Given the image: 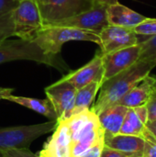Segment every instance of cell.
Listing matches in <instances>:
<instances>
[{"mask_svg": "<svg viewBox=\"0 0 156 157\" xmlns=\"http://www.w3.org/2000/svg\"><path fill=\"white\" fill-rule=\"evenodd\" d=\"M14 92V88H10V87H0V100L2 99H6V97L12 95V93Z\"/></svg>", "mask_w": 156, "mask_h": 157, "instance_id": "cell-28", "label": "cell"}, {"mask_svg": "<svg viewBox=\"0 0 156 157\" xmlns=\"http://www.w3.org/2000/svg\"><path fill=\"white\" fill-rule=\"evenodd\" d=\"M103 147H104V140L98 142L94 146L86 150L80 157H100Z\"/></svg>", "mask_w": 156, "mask_h": 157, "instance_id": "cell-26", "label": "cell"}, {"mask_svg": "<svg viewBox=\"0 0 156 157\" xmlns=\"http://www.w3.org/2000/svg\"><path fill=\"white\" fill-rule=\"evenodd\" d=\"M145 128L154 135V137L156 139V120L153 121H147L145 124Z\"/></svg>", "mask_w": 156, "mask_h": 157, "instance_id": "cell-29", "label": "cell"}, {"mask_svg": "<svg viewBox=\"0 0 156 157\" xmlns=\"http://www.w3.org/2000/svg\"><path fill=\"white\" fill-rule=\"evenodd\" d=\"M156 66V62L138 61L136 63L106 80L101 85L99 95L90 109L97 115L115 105L131 88L150 75Z\"/></svg>", "mask_w": 156, "mask_h": 157, "instance_id": "cell-1", "label": "cell"}, {"mask_svg": "<svg viewBox=\"0 0 156 157\" xmlns=\"http://www.w3.org/2000/svg\"><path fill=\"white\" fill-rule=\"evenodd\" d=\"M44 27L90 9L94 0H37Z\"/></svg>", "mask_w": 156, "mask_h": 157, "instance_id": "cell-6", "label": "cell"}, {"mask_svg": "<svg viewBox=\"0 0 156 157\" xmlns=\"http://www.w3.org/2000/svg\"><path fill=\"white\" fill-rule=\"evenodd\" d=\"M101 85H102L101 82H92V83L88 84L87 86L78 89L76 92L74 106H73L72 109L69 111L66 119L70 118L73 115L80 113L86 109H89L91 105L94 103V101L96 99L97 94L99 91Z\"/></svg>", "mask_w": 156, "mask_h": 157, "instance_id": "cell-19", "label": "cell"}, {"mask_svg": "<svg viewBox=\"0 0 156 157\" xmlns=\"http://www.w3.org/2000/svg\"><path fill=\"white\" fill-rule=\"evenodd\" d=\"M155 76V75H154ZM154 91L156 92V76H155V81H154Z\"/></svg>", "mask_w": 156, "mask_h": 157, "instance_id": "cell-33", "label": "cell"}, {"mask_svg": "<svg viewBox=\"0 0 156 157\" xmlns=\"http://www.w3.org/2000/svg\"><path fill=\"white\" fill-rule=\"evenodd\" d=\"M108 25V22L107 17V6L95 2L90 9L58 21L51 26L72 27L99 35L100 32Z\"/></svg>", "mask_w": 156, "mask_h": 157, "instance_id": "cell-7", "label": "cell"}, {"mask_svg": "<svg viewBox=\"0 0 156 157\" xmlns=\"http://www.w3.org/2000/svg\"><path fill=\"white\" fill-rule=\"evenodd\" d=\"M58 121H51L33 125L0 128V151L12 148H28L31 143L56 128Z\"/></svg>", "mask_w": 156, "mask_h": 157, "instance_id": "cell-4", "label": "cell"}, {"mask_svg": "<svg viewBox=\"0 0 156 157\" xmlns=\"http://www.w3.org/2000/svg\"><path fill=\"white\" fill-rule=\"evenodd\" d=\"M94 2L104 5V6H109V5H113L119 2V0H94Z\"/></svg>", "mask_w": 156, "mask_h": 157, "instance_id": "cell-30", "label": "cell"}, {"mask_svg": "<svg viewBox=\"0 0 156 157\" xmlns=\"http://www.w3.org/2000/svg\"><path fill=\"white\" fill-rule=\"evenodd\" d=\"M102 53V52H101ZM141 55V46L136 44L107 54H102L104 75L103 82L136 63ZM103 84V83H102Z\"/></svg>", "mask_w": 156, "mask_h": 157, "instance_id": "cell-9", "label": "cell"}, {"mask_svg": "<svg viewBox=\"0 0 156 157\" xmlns=\"http://www.w3.org/2000/svg\"><path fill=\"white\" fill-rule=\"evenodd\" d=\"M0 157H40L28 148H12L0 151Z\"/></svg>", "mask_w": 156, "mask_h": 157, "instance_id": "cell-23", "label": "cell"}, {"mask_svg": "<svg viewBox=\"0 0 156 157\" xmlns=\"http://www.w3.org/2000/svg\"><path fill=\"white\" fill-rule=\"evenodd\" d=\"M39 155L40 157H72L71 134L64 122H58L52 136L44 144Z\"/></svg>", "mask_w": 156, "mask_h": 157, "instance_id": "cell-12", "label": "cell"}, {"mask_svg": "<svg viewBox=\"0 0 156 157\" xmlns=\"http://www.w3.org/2000/svg\"><path fill=\"white\" fill-rule=\"evenodd\" d=\"M100 52L107 54L139 44L138 35L131 29L108 25L99 34Z\"/></svg>", "mask_w": 156, "mask_h": 157, "instance_id": "cell-10", "label": "cell"}, {"mask_svg": "<svg viewBox=\"0 0 156 157\" xmlns=\"http://www.w3.org/2000/svg\"><path fill=\"white\" fill-rule=\"evenodd\" d=\"M147 109V116H148V121H153L156 120V92L154 91L145 104Z\"/></svg>", "mask_w": 156, "mask_h": 157, "instance_id": "cell-24", "label": "cell"}, {"mask_svg": "<svg viewBox=\"0 0 156 157\" xmlns=\"http://www.w3.org/2000/svg\"><path fill=\"white\" fill-rule=\"evenodd\" d=\"M142 136L145 141L143 150V157H156V139L154 135L145 128Z\"/></svg>", "mask_w": 156, "mask_h": 157, "instance_id": "cell-22", "label": "cell"}, {"mask_svg": "<svg viewBox=\"0 0 156 157\" xmlns=\"http://www.w3.org/2000/svg\"><path fill=\"white\" fill-rule=\"evenodd\" d=\"M91 41L100 46L99 35L72 27H44L32 40L45 54L59 55L62 47L68 41Z\"/></svg>", "mask_w": 156, "mask_h": 157, "instance_id": "cell-3", "label": "cell"}, {"mask_svg": "<svg viewBox=\"0 0 156 157\" xmlns=\"http://www.w3.org/2000/svg\"><path fill=\"white\" fill-rule=\"evenodd\" d=\"M107 17L108 25L131 29L147 19V17H144L119 2L107 6Z\"/></svg>", "mask_w": 156, "mask_h": 157, "instance_id": "cell-13", "label": "cell"}, {"mask_svg": "<svg viewBox=\"0 0 156 157\" xmlns=\"http://www.w3.org/2000/svg\"><path fill=\"white\" fill-rule=\"evenodd\" d=\"M13 61H33L54 67L61 72H70L60 55L45 54L32 40L6 39L0 43V64Z\"/></svg>", "mask_w": 156, "mask_h": 157, "instance_id": "cell-2", "label": "cell"}, {"mask_svg": "<svg viewBox=\"0 0 156 157\" xmlns=\"http://www.w3.org/2000/svg\"><path fill=\"white\" fill-rule=\"evenodd\" d=\"M144 143L145 141L143 136L118 133L104 137L105 146L130 155L142 152L144 147Z\"/></svg>", "mask_w": 156, "mask_h": 157, "instance_id": "cell-16", "label": "cell"}, {"mask_svg": "<svg viewBox=\"0 0 156 157\" xmlns=\"http://www.w3.org/2000/svg\"><path fill=\"white\" fill-rule=\"evenodd\" d=\"M141 46V55L139 61L156 62V35L148 36L139 42Z\"/></svg>", "mask_w": 156, "mask_h": 157, "instance_id": "cell-20", "label": "cell"}, {"mask_svg": "<svg viewBox=\"0 0 156 157\" xmlns=\"http://www.w3.org/2000/svg\"><path fill=\"white\" fill-rule=\"evenodd\" d=\"M154 75H147L133 88H131L125 96H123L116 104L125 106L128 109L145 105L154 92Z\"/></svg>", "mask_w": 156, "mask_h": 157, "instance_id": "cell-14", "label": "cell"}, {"mask_svg": "<svg viewBox=\"0 0 156 157\" xmlns=\"http://www.w3.org/2000/svg\"><path fill=\"white\" fill-rule=\"evenodd\" d=\"M128 109L125 106L115 104L97 115L99 123L104 130V137L120 133Z\"/></svg>", "mask_w": 156, "mask_h": 157, "instance_id": "cell-15", "label": "cell"}, {"mask_svg": "<svg viewBox=\"0 0 156 157\" xmlns=\"http://www.w3.org/2000/svg\"><path fill=\"white\" fill-rule=\"evenodd\" d=\"M47 98L51 101L57 115V121H64L72 109L77 89L62 78L45 89Z\"/></svg>", "mask_w": 156, "mask_h": 157, "instance_id": "cell-8", "label": "cell"}, {"mask_svg": "<svg viewBox=\"0 0 156 157\" xmlns=\"http://www.w3.org/2000/svg\"><path fill=\"white\" fill-rule=\"evenodd\" d=\"M19 1L20 0H0V17L12 12L18 5Z\"/></svg>", "mask_w": 156, "mask_h": 157, "instance_id": "cell-25", "label": "cell"}, {"mask_svg": "<svg viewBox=\"0 0 156 157\" xmlns=\"http://www.w3.org/2000/svg\"><path fill=\"white\" fill-rule=\"evenodd\" d=\"M148 121L146 106L131 108L128 109L121 125L120 133L135 136H142Z\"/></svg>", "mask_w": 156, "mask_h": 157, "instance_id": "cell-17", "label": "cell"}, {"mask_svg": "<svg viewBox=\"0 0 156 157\" xmlns=\"http://www.w3.org/2000/svg\"><path fill=\"white\" fill-rule=\"evenodd\" d=\"M130 157H143V151L142 152H139V153H136V154H133V155H131Z\"/></svg>", "mask_w": 156, "mask_h": 157, "instance_id": "cell-32", "label": "cell"}, {"mask_svg": "<svg viewBox=\"0 0 156 157\" xmlns=\"http://www.w3.org/2000/svg\"><path fill=\"white\" fill-rule=\"evenodd\" d=\"M133 31L138 36H153L156 35V18L147 17L143 22L133 29Z\"/></svg>", "mask_w": 156, "mask_h": 157, "instance_id": "cell-21", "label": "cell"}, {"mask_svg": "<svg viewBox=\"0 0 156 157\" xmlns=\"http://www.w3.org/2000/svg\"><path fill=\"white\" fill-rule=\"evenodd\" d=\"M131 155H130V154H125V153L108 148V147L104 145L100 157H130Z\"/></svg>", "mask_w": 156, "mask_h": 157, "instance_id": "cell-27", "label": "cell"}, {"mask_svg": "<svg viewBox=\"0 0 156 157\" xmlns=\"http://www.w3.org/2000/svg\"><path fill=\"white\" fill-rule=\"evenodd\" d=\"M6 100L14 102L16 104L21 105L27 109H29L38 114H40L42 116H45L51 121H57V115L55 113V110L53 109L52 104L51 101L46 99H40V98H28V97H21V96H13L10 95L6 98Z\"/></svg>", "mask_w": 156, "mask_h": 157, "instance_id": "cell-18", "label": "cell"}, {"mask_svg": "<svg viewBox=\"0 0 156 157\" xmlns=\"http://www.w3.org/2000/svg\"><path fill=\"white\" fill-rule=\"evenodd\" d=\"M104 67L101 52L96 53L90 62L75 71H70L62 77L63 80L69 82L77 90L87 86L92 82L103 83Z\"/></svg>", "mask_w": 156, "mask_h": 157, "instance_id": "cell-11", "label": "cell"}, {"mask_svg": "<svg viewBox=\"0 0 156 157\" xmlns=\"http://www.w3.org/2000/svg\"><path fill=\"white\" fill-rule=\"evenodd\" d=\"M9 37H11L10 34L6 33V32H1V31H0V43H1L3 40H5L6 39H8Z\"/></svg>", "mask_w": 156, "mask_h": 157, "instance_id": "cell-31", "label": "cell"}, {"mask_svg": "<svg viewBox=\"0 0 156 157\" xmlns=\"http://www.w3.org/2000/svg\"><path fill=\"white\" fill-rule=\"evenodd\" d=\"M13 36L26 40H33L44 28L37 0H20L12 11Z\"/></svg>", "mask_w": 156, "mask_h": 157, "instance_id": "cell-5", "label": "cell"}]
</instances>
